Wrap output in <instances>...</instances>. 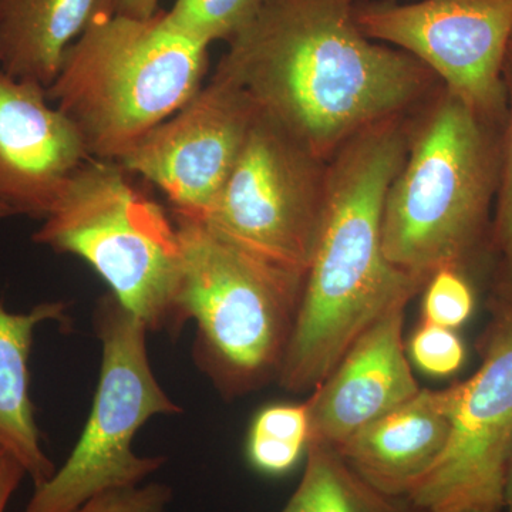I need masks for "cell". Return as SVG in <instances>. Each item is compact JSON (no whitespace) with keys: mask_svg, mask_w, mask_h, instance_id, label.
Segmentation results:
<instances>
[{"mask_svg":"<svg viewBox=\"0 0 512 512\" xmlns=\"http://www.w3.org/2000/svg\"><path fill=\"white\" fill-rule=\"evenodd\" d=\"M357 0H262L228 42L215 76L323 161L366 128L410 113L437 77L369 39Z\"/></svg>","mask_w":512,"mask_h":512,"instance_id":"6da1fadb","label":"cell"},{"mask_svg":"<svg viewBox=\"0 0 512 512\" xmlns=\"http://www.w3.org/2000/svg\"><path fill=\"white\" fill-rule=\"evenodd\" d=\"M89 153L72 121L40 84L0 67V204L45 221Z\"/></svg>","mask_w":512,"mask_h":512,"instance_id":"7c38bea8","label":"cell"},{"mask_svg":"<svg viewBox=\"0 0 512 512\" xmlns=\"http://www.w3.org/2000/svg\"><path fill=\"white\" fill-rule=\"evenodd\" d=\"M256 114L247 94L214 74L119 164L157 185L173 214L201 218L224 187Z\"/></svg>","mask_w":512,"mask_h":512,"instance_id":"8fae6325","label":"cell"},{"mask_svg":"<svg viewBox=\"0 0 512 512\" xmlns=\"http://www.w3.org/2000/svg\"><path fill=\"white\" fill-rule=\"evenodd\" d=\"M448 512H501V510H493V508L467 507L458 508V510Z\"/></svg>","mask_w":512,"mask_h":512,"instance_id":"4316f807","label":"cell"},{"mask_svg":"<svg viewBox=\"0 0 512 512\" xmlns=\"http://www.w3.org/2000/svg\"><path fill=\"white\" fill-rule=\"evenodd\" d=\"M454 393L446 451L407 500L424 512L501 510L512 457V305L497 303L483 363Z\"/></svg>","mask_w":512,"mask_h":512,"instance_id":"30bf717a","label":"cell"},{"mask_svg":"<svg viewBox=\"0 0 512 512\" xmlns=\"http://www.w3.org/2000/svg\"><path fill=\"white\" fill-rule=\"evenodd\" d=\"M504 86L507 126L500 148V175L491 237L504 268L503 295L498 302L512 305V40L504 64Z\"/></svg>","mask_w":512,"mask_h":512,"instance_id":"ffe728a7","label":"cell"},{"mask_svg":"<svg viewBox=\"0 0 512 512\" xmlns=\"http://www.w3.org/2000/svg\"><path fill=\"white\" fill-rule=\"evenodd\" d=\"M404 308L376 320L306 402L309 443L342 447L360 430L420 392L403 343Z\"/></svg>","mask_w":512,"mask_h":512,"instance_id":"4fadbf2b","label":"cell"},{"mask_svg":"<svg viewBox=\"0 0 512 512\" xmlns=\"http://www.w3.org/2000/svg\"><path fill=\"white\" fill-rule=\"evenodd\" d=\"M262 0H175L165 19L181 35L210 46L232 39L254 16Z\"/></svg>","mask_w":512,"mask_h":512,"instance_id":"d6986e66","label":"cell"},{"mask_svg":"<svg viewBox=\"0 0 512 512\" xmlns=\"http://www.w3.org/2000/svg\"><path fill=\"white\" fill-rule=\"evenodd\" d=\"M281 512H424L362 480L335 448L309 443L301 483Z\"/></svg>","mask_w":512,"mask_h":512,"instance_id":"e0dca14e","label":"cell"},{"mask_svg":"<svg viewBox=\"0 0 512 512\" xmlns=\"http://www.w3.org/2000/svg\"><path fill=\"white\" fill-rule=\"evenodd\" d=\"M208 46L181 35L158 10L120 15L103 0L64 55L47 99L96 160L119 161L202 87Z\"/></svg>","mask_w":512,"mask_h":512,"instance_id":"3957f363","label":"cell"},{"mask_svg":"<svg viewBox=\"0 0 512 512\" xmlns=\"http://www.w3.org/2000/svg\"><path fill=\"white\" fill-rule=\"evenodd\" d=\"M94 329L101 366L89 419L63 466L35 487L22 512H74L94 495L143 484L167 463L133 451L148 420L183 412L154 375L147 326L110 293L97 303Z\"/></svg>","mask_w":512,"mask_h":512,"instance_id":"52a82bcc","label":"cell"},{"mask_svg":"<svg viewBox=\"0 0 512 512\" xmlns=\"http://www.w3.org/2000/svg\"><path fill=\"white\" fill-rule=\"evenodd\" d=\"M369 39L413 56L444 89L490 121L505 111L504 64L512 0H421L359 6Z\"/></svg>","mask_w":512,"mask_h":512,"instance_id":"9c48e42d","label":"cell"},{"mask_svg":"<svg viewBox=\"0 0 512 512\" xmlns=\"http://www.w3.org/2000/svg\"><path fill=\"white\" fill-rule=\"evenodd\" d=\"M111 8L120 15L148 19L158 12L160 0H110Z\"/></svg>","mask_w":512,"mask_h":512,"instance_id":"d4e9b609","label":"cell"},{"mask_svg":"<svg viewBox=\"0 0 512 512\" xmlns=\"http://www.w3.org/2000/svg\"><path fill=\"white\" fill-rule=\"evenodd\" d=\"M42 222L33 242L87 262L148 332H180L177 228L117 161L87 160Z\"/></svg>","mask_w":512,"mask_h":512,"instance_id":"8992f818","label":"cell"},{"mask_svg":"<svg viewBox=\"0 0 512 512\" xmlns=\"http://www.w3.org/2000/svg\"><path fill=\"white\" fill-rule=\"evenodd\" d=\"M103 0H0V67L47 87Z\"/></svg>","mask_w":512,"mask_h":512,"instance_id":"2e32d148","label":"cell"},{"mask_svg":"<svg viewBox=\"0 0 512 512\" xmlns=\"http://www.w3.org/2000/svg\"><path fill=\"white\" fill-rule=\"evenodd\" d=\"M427 101L409 121L406 157L382 215L386 258L423 285L440 269L461 271L476 252L500 175L488 121L446 89Z\"/></svg>","mask_w":512,"mask_h":512,"instance_id":"277c9868","label":"cell"},{"mask_svg":"<svg viewBox=\"0 0 512 512\" xmlns=\"http://www.w3.org/2000/svg\"><path fill=\"white\" fill-rule=\"evenodd\" d=\"M0 450H2V448H0Z\"/></svg>","mask_w":512,"mask_h":512,"instance_id":"f1b7e54d","label":"cell"},{"mask_svg":"<svg viewBox=\"0 0 512 512\" xmlns=\"http://www.w3.org/2000/svg\"><path fill=\"white\" fill-rule=\"evenodd\" d=\"M25 477H28L25 468L6 451L0 450V512L8 510L10 500Z\"/></svg>","mask_w":512,"mask_h":512,"instance_id":"cb8c5ba5","label":"cell"},{"mask_svg":"<svg viewBox=\"0 0 512 512\" xmlns=\"http://www.w3.org/2000/svg\"><path fill=\"white\" fill-rule=\"evenodd\" d=\"M171 500L170 485L148 483L104 491L74 512H165Z\"/></svg>","mask_w":512,"mask_h":512,"instance_id":"603a6c76","label":"cell"},{"mask_svg":"<svg viewBox=\"0 0 512 512\" xmlns=\"http://www.w3.org/2000/svg\"><path fill=\"white\" fill-rule=\"evenodd\" d=\"M410 357L427 375H454L463 366L466 349L453 329L423 322L409 345Z\"/></svg>","mask_w":512,"mask_h":512,"instance_id":"7402d4cb","label":"cell"},{"mask_svg":"<svg viewBox=\"0 0 512 512\" xmlns=\"http://www.w3.org/2000/svg\"><path fill=\"white\" fill-rule=\"evenodd\" d=\"M326 173L328 161L258 111L224 187L197 220L305 278L322 224Z\"/></svg>","mask_w":512,"mask_h":512,"instance_id":"ba28073f","label":"cell"},{"mask_svg":"<svg viewBox=\"0 0 512 512\" xmlns=\"http://www.w3.org/2000/svg\"><path fill=\"white\" fill-rule=\"evenodd\" d=\"M454 396V384L444 390L421 389L336 451L380 493L409 498L446 451Z\"/></svg>","mask_w":512,"mask_h":512,"instance_id":"5bb4252c","label":"cell"},{"mask_svg":"<svg viewBox=\"0 0 512 512\" xmlns=\"http://www.w3.org/2000/svg\"><path fill=\"white\" fill-rule=\"evenodd\" d=\"M15 217L12 210H9L5 205L0 204V220H5V218Z\"/></svg>","mask_w":512,"mask_h":512,"instance_id":"83f0119b","label":"cell"},{"mask_svg":"<svg viewBox=\"0 0 512 512\" xmlns=\"http://www.w3.org/2000/svg\"><path fill=\"white\" fill-rule=\"evenodd\" d=\"M404 116L366 128L328 161L325 208L279 384L315 390L376 320L424 288L390 264L382 242L384 198L407 153Z\"/></svg>","mask_w":512,"mask_h":512,"instance_id":"7a4b0ae2","label":"cell"},{"mask_svg":"<svg viewBox=\"0 0 512 512\" xmlns=\"http://www.w3.org/2000/svg\"><path fill=\"white\" fill-rule=\"evenodd\" d=\"M64 302H43L13 313L0 302V448L25 468L33 485L46 483L57 468L43 450L30 396L29 360L36 329L45 322L66 325Z\"/></svg>","mask_w":512,"mask_h":512,"instance_id":"9a60e30c","label":"cell"},{"mask_svg":"<svg viewBox=\"0 0 512 512\" xmlns=\"http://www.w3.org/2000/svg\"><path fill=\"white\" fill-rule=\"evenodd\" d=\"M309 439L306 403L272 404L252 421L247 441L249 463L265 476H284L306 453Z\"/></svg>","mask_w":512,"mask_h":512,"instance_id":"ac0fdd59","label":"cell"},{"mask_svg":"<svg viewBox=\"0 0 512 512\" xmlns=\"http://www.w3.org/2000/svg\"><path fill=\"white\" fill-rule=\"evenodd\" d=\"M173 221L181 248L178 322L197 325L195 363L227 399L278 379L305 278L197 218L174 214Z\"/></svg>","mask_w":512,"mask_h":512,"instance_id":"5b68a950","label":"cell"},{"mask_svg":"<svg viewBox=\"0 0 512 512\" xmlns=\"http://www.w3.org/2000/svg\"><path fill=\"white\" fill-rule=\"evenodd\" d=\"M501 512H512V457L508 466L507 477H505L503 507Z\"/></svg>","mask_w":512,"mask_h":512,"instance_id":"484cf974","label":"cell"},{"mask_svg":"<svg viewBox=\"0 0 512 512\" xmlns=\"http://www.w3.org/2000/svg\"><path fill=\"white\" fill-rule=\"evenodd\" d=\"M474 309V293L461 271L443 268L424 285V322L457 329Z\"/></svg>","mask_w":512,"mask_h":512,"instance_id":"44dd1931","label":"cell"}]
</instances>
